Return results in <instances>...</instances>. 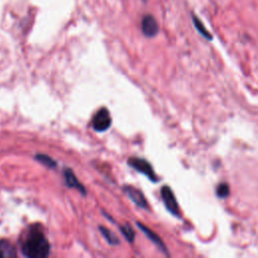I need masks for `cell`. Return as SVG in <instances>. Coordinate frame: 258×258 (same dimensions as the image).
I'll return each mask as SVG.
<instances>
[{
    "mask_svg": "<svg viewBox=\"0 0 258 258\" xmlns=\"http://www.w3.org/2000/svg\"><path fill=\"white\" fill-rule=\"evenodd\" d=\"M49 249V243L39 227H31L21 243L22 253L29 258H44Z\"/></svg>",
    "mask_w": 258,
    "mask_h": 258,
    "instance_id": "1",
    "label": "cell"
},
{
    "mask_svg": "<svg viewBox=\"0 0 258 258\" xmlns=\"http://www.w3.org/2000/svg\"><path fill=\"white\" fill-rule=\"evenodd\" d=\"M128 164L137 171L145 174L150 180L157 181V176L153 170V167L147 160L138 157H130L128 159Z\"/></svg>",
    "mask_w": 258,
    "mask_h": 258,
    "instance_id": "2",
    "label": "cell"
},
{
    "mask_svg": "<svg viewBox=\"0 0 258 258\" xmlns=\"http://www.w3.org/2000/svg\"><path fill=\"white\" fill-rule=\"evenodd\" d=\"M111 123H112L111 115L107 108L100 109L95 114V116L93 117V121H92L93 128L98 132H103V131H106L107 129H109V127L111 126Z\"/></svg>",
    "mask_w": 258,
    "mask_h": 258,
    "instance_id": "3",
    "label": "cell"
},
{
    "mask_svg": "<svg viewBox=\"0 0 258 258\" xmlns=\"http://www.w3.org/2000/svg\"><path fill=\"white\" fill-rule=\"evenodd\" d=\"M160 192H161V198L164 203V206L166 207L168 212H170L174 216H179L178 204L176 202V199L174 197L172 189L168 185H163L161 187Z\"/></svg>",
    "mask_w": 258,
    "mask_h": 258,
    "instance_id": "4",
    "label": "cell"
},
{
    "mask_svg": "<svg viewBox=\"0 0 258 258\" xmlns=\"http://www.w3.org/2000/svg\"><path fill=\"white\" fill-rule=\"evenodd\" d=\"M141 29H142V32L145 36L153 37L158 32V23L152 15L146 14L142 17Z\"/></svg>",
    "mask_w": 258,
    "mask_h": 258,
    "instance_id": "5",
    "label": "cell"
},
{
    "mask_svg": "<svg viewBox=\"0 0 258 258\" xmlns=\"http://www.w3.org/2000/svg\"><path fill=\"white\" fill-rule=\"evenodd\" d=\"M124 190L126 192V195L130 198V200L137 205L138 207L142 208V209H148V204L147 201L144 197V195L142 194L141 190H139L138 188L132 186V185H126L124 187Z\"/></svg>",
    "mask_w": 258,
    "mask_h": 258,
    "instance_id": "6",
    "label": "cell"
},
{
    "mask_svg": "<svg viewBox=\"0 0 258 258\" xmlns=\"http://www.w3.org/2000/svg\"><path fill=\"white\" fill-rule=\"evenodd\" d=\"M64 179H66L67 185H68L69 187L77 188V189L80 190L83 195H86V188H85V186L79 181V179L76 177V175H75V173L73 172L72 169L67 168V169L64 170Z\"/></svg>",
    "mask_w": 258,
    "mask_h": 258,
    "instance_id": "7",
    "label": "cell"
},
{
    "mask_svg": "<svg viewBox=\"0 0 258 258\" xmlns=\"http://www.w3.org/2000/svg\"><path fill=\"white\" fill-rule=\"evenodd\" d=\"M137 226H138V228L140 229V230H142L143 231V233L158 247V248H160L161 249V251H163L164 253H166L167 254V251H166V247L164 246V244H163V242H162V240L157 236V234H155L152 230H150L149 228H147L146 226H144L143 224H141V223H139V222H137Z\"/></svg>",
    "mask_w": 258,
    "mask_h": 258,
    "instance_id": "8",
    "label": "cell"
},
{
    "mask_svg": "<svg viewBox=\"0 0 258 258\" xmlns=\"http://www.w3.org/2000/svg\"><path fill=\"white\" fill-rule=\"evenodd\" d=\"M15 247L8 240L0 241V257H16Z\"/></svg>",
    "mask_w": 258,
    "mask_h": 258,
    "instance_id": "9",
    "label": "cell"
},
{
    "mask_svg": "<svg viewBox=\"0 0 258 258\" xmlns=\"http://www.w3.org/2000/svg\"><path fill=\"white\" fill-rule=\"evenodd\" d=\"M99 230H100L101 234L103 235V237L107 240V242H108L109 244H111V245H117V244H119V239H118V237H117L110 229H108V228H106V227H104V226H100Z\"/></svg>",
    "mask_w": 258,
    "mask_h": 258,
    "instance_id": "10",
    "label": "cell"
},
{
    "mask_svg": "<svg viewBox=\"0 0 258 258\" xmlns=\"http://www.w3.org/2000/svg\"><path fill=\"white\" fill-rule=\"evenodd\" d=\"M192 17V22L195 24V27L197 28V30L202 34V36H204L205 38H207L208 40H211L212 39V35L211 33L207 30V28L205 27V25L203 24V22L196 16V15H191Z\"/></svg>",
    "mask_w": 258,
    "mask_h": 258,
    "instance_id": "11",
    "label": "cell"
},
{
    "mask_svg": "<svg viewBox=\"0 0 258 258\" xmlns=\"http://www.w3.org/2000/svg\"><path fill=\"white\" fill-rule=\"evenodd\" d=\"M35 159H37V161H39L40 163H42L43 165H45L49 168L56 166V162L50 156H48L46 154H36Z\"/></svg>",
    "mask_w": 258,
    "mask_h": 258,
    "instance_id": "12",
    "label": "cell"
},
{
    "mask_svg": "<svg viewBox=\"0 0 258 258\" xmlns=\"http://www.w3.org/2000/svg\"><path fill=\"white\" fill-rule=\"evenodd\" d=\"M120 231L123 234V236L127 239L128 242L132 243L134 241L135 233H134V230L132 229V227L129 224H125V225L121 226L120 227Z\"/></svg>",
    "mask_w": 258,
    "mask_h": 258,
    "instance_id": "13",
    "label": "cell"
},
{
    "mask_svg": "<svg viewBox=\"0 0 258 258\" xmlns=\"http://www.w3.org/2000/svg\"><path fill=\"white\" fill-rule=\"evenodd\" d=\"M229 191H230V188L228 183H224V182L220 183L217 187V196L219 198H226L229 195Z\"/></svg>",
    "mask_w": 258,
    "mask_h": 258,
    "instance_id": "14",
    "label": "cell"
}]
</instances>
